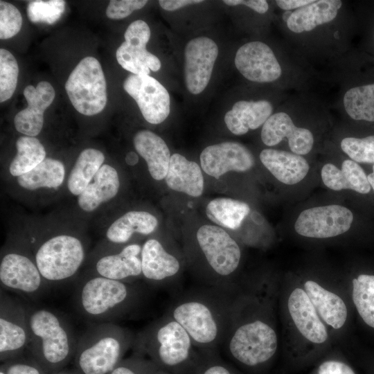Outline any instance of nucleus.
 <instances>
[{"label": "nucleus", "instance_id": "4d7b16f0", "mask_svg": "<svg viewBox=\"0 0 374 374\" xmlns=\"http://www.w3.org/2000/svg\"><path fill=\"white\" fill-rule=\"evenodd\" d=\"M0 374H5V373L3 371L0 370Z\"/></svg>", "mask_w": 374, "mask_h": 374}, {"label": "nucleus", "instance_id": "37998d69", "mask_svg": "<svg viewBox=\"0 0 374 374\" xmlns=\"http://www.w3.org/2000/svg\"><path fill=\"white\" fill-rule=\"evenodd\" d=\"M158 371L150 359L132 353L124 358L109 374H156Z\"/></svg>", "mask_w": 374, "mask_h": 374}, {"label": "nucleus", "instance_id": "79ce46f5", "mask_svg": "<svg viewBox=\"0 0 374 374\" xmlns=\"http://www.w3.org/2000/svg\"><path fill=\"white\" fill-rule=\"evenodd\" d=\"M22 25L21 14L10 3L0 1V39H8L16 35Z\"/></svg>", "mask_w": 374, "mask_h": 374}, {"label": "nucleus", "instance_id": "c756f323", "mask_svg": "<svg viewBox=\"0 0 374 374\" xmlns=\"http://www.w3.org/2000/svg\"><path fill=\"white\" fill-rule=\"evenodd\" d=\"M321 176L325 186L333 190L350 189L362 194L371 190L365 172L353 160H345L341 169L332 163H326L321 169Z\"/></svg>", "mask_w": 374, "mask_h": 374}, {"label": "nucleus", "instance_id": "f704fd0d", "mask_svg": "<svg viewBox=\"0 0 374 374\" xmlns=\"http://www.w3.org/2000/svg\"><path fill=\"white\" fill-rule=\"evenodd\" d=\"M207 217L214 223L235 230L250 212L249 206L242 201L231 198H215L206 206Z\"/></svg>", "mask_w": 374, "mask_h": 374}, {"label": "nucleus", "instance_id": "a19ab883", "mask_svg": "<svg viewBox=\"0 0 374 374\" xmlns=\"http://www.w3.org/2000/svg\"><path fill=\"white\" fill-rule=\"evenodd\" d=\"M192 374H244L222 359L215 350H200Z\"/></svg>", "mask_w": 374, "mask_h": 374}, {"label": "nucleus", "instance_id": "7c9ffc66", "mask_svg": "<svg viewBox=\"0 0 374 374\" xmlns=\"http://www.w3.org/2000/svg\"><path fill=\"white\" fill-rule=\"evenodd\" d=\"M341 6L342 1L339 0L314 1L292 12L286 21L287 26L296 33L310 31L317 26L332 21Z\"/></svg>", "mask_w": 374, "mask_h": 374}, {"label": "nucleus", "instance_id": "4c0bfd02", "mask_svg": "<svg viewBox=\"0 0 374 374\" xmlns=\"http://www.w3.org/2000/svg\"><path fill=\"white\" fill-rule=\"evenodd\" d=\"M19 75L18 63L8 50L0 49V102L10 99L17 87Z\"/></svg>", "mask_w": 374, "mask_h": 374}, {"label": "nucleus", "instance_id": "473e14b6", "mask_svg": "<svg viewBox=\"0 0 374 374\" xmlns=\"http://www.w3.org/2000/svg\"><path fill=\"white\" fill-rule=\"evenodd\" d=\"M105 161L103 153L95 148L82 150L69 174L67 186L74 195H79L89 185Z\"/></svg>", "mask_w": 374, "mask_h": 374}, {"label": "nucleus", "instance_id": "a878e982", "mask_svg": "<svg viewBox=\"0 0 374 374\" xmlns=\"http://www.w3.org/2000/svg\"><path fill=\"white\" fill-rule=\"evenodd\" d=\"M272 111L273 107L267 100H240L225 114L224 122L231 132L243 135L249 130H256L263 125Z\"/></svg>", "mask_w": 374, "mask_h": 374}, {"label": "nucleus", "instance_id": "e433bc0d", "mask_svg": "<svg viewBox=\"0 0 374 374\" xmlns=\"http://www.w3.org/2000/svg\"><path fill=\"white\" fill-rule=\"evenodd\" d=\"M344 106L354 120L374 121V84L355 87L344 94Z\"/></svg>", "mask_w": 374, "mask_h": 374}, {"label": "nucleus", "instance_id": "bb28decb", "mask_svg": "<svg viewBox=\"0 0 374 374\" xmlns=\"http://www.w3.org/2000/svg\"><path fill=\"white\" fill-rule=\"evenodd\" d=\"M133 141L135 150L146 161L151 177L157 181L166 178L171 157L166 142L146 130L138 132Z\"/></svg>", "mask_w": 374, "mask_h": 374}, {"label": "nucleus", "instance_id": "5701e85b", "mask_svg": "<svg viewBox=\"0 0 374 374\" xmlns=\"http://www.w3.org/2000/svg\"><path fill=\"white\" fill-rule=\"evenodd\" d=\"M143 277L154 285H164L175 278L181 269L180 260L158 240L151 238L142 246Z\"/></svg>", "mask_w": 374, "mask_h": 374}, {"label": "nucleus", "instance_id": "0eeeda50", "mask_svg": "<svg viewBox=\"0 0 374 374\" xmlns=\"http://www.w3.org/2000/svg\"><path fill=\"white\" fill-rule=\"evenodd\" d=\"M135 335L115 323H90L78 337L73 359L81 374H109L132 348Z\"/></svg>", "mask_w": 374, "mask_h": 374}, {"label": "nucleus", "instance_id": "4be33fe9", "mask_svg": "<svg viewBox=\"0 0 374 374\" xmlns=\"http://www.w3.org/2000/svg\"><path fill=\"white\" fill-rule=\"evenodd\" d=\"M23 93L28 106L15 115V127L26 136L35 137L42 129L44 113L53 103L55 92L50 82L41 81L36 87L28 85Z\"/></svg>", "mask_w": 374, "mask_h": 374}, {"label": "nucleus", "instance_id": "2eb2a0df", "mask_svg": "<svg viewBox=\"0 0 374 374\" xmlns=\"http://www.w3.org/2000/svg\"><path fill=\"white\" fill-rule=\"evenodd\" d=\"M148 24L141 19L131 23L125 33V41L116 52L118 63L126 71L135 75H149L150 70L161 69L159 59L146 49L150 37Z\"/></svg>", "mask_w": 374, "mask_h": 374}, {"label": "nucleus", "instance_id": "a211bd4d", "mask_svg": "<svg viewBox=\"0 0 374 374\" xmlns=\"http://www.w3.org/2000/svg\"><path fill=\"white\" fill-rule=\"evenodd\" d=\"M200 163L204 172L219 179L230 171L249 170L255 164V159L244 145L226 141L205 148L200 154Z\"/></svg>", "mask_w": 374, "mask_h": 374}, {"label": "nucleus", "instance_id": "c85d7f7f", "mask_svg": "<svg viewBox=\"0 0 374 374\" xmlns=\"http://www.w3.org/2000/svg\"><path fill=\"white\" fill-rule=\"evenodd\" d=\"M120 181L116 170L108 164H104L78 195V205L86 212L93 211L103 203L113 199L118 193Z\"/></svg>", "mask_w": 374, "mask_h": 374}, {"label": "nucleus", "instance_id": "aec40b11", "mask_svg": "<svg viewBox=\"0 0 374 374\" xmlns=\"http://www.w3.org/2000/svg\"><path fill=\"white\" fill-rule=\"evenodd\" d=\"M142 247L129 244L119 251L105 253L96 258L89 274L127 283H135L142 275Z\"/></svg>", "mask_w": 374, "mask_h": 374}, {"label": "nucleus", "instance_id": "49530a36", "mask_svg": "<svg viewBox=\"0 0 374 374\" xmlns=\"http://www.w3.org/2000/svg\"><path fill=\"white\" fill-rule=\"evenodd\" d=\"M147 3L146 0H112L106 9V15L111 19H121L141 9Z\"/></svg>", "mask_w": 374, "mask_h": 374}, {"label": "nucleus", "instance_id": "6e6d98bb", "mask_svg": "<svg viewBox=\"0 0 374 374\" xmlns=\"http://www.w3.org/2000/svg\"><path fill=\"white\" fill-rule=\"evenodd\" d=\"M156 374H172V373H168V372H165V371H158Z\"/></svg>", "mask_w": 374, "mask_h": 374}, {"label": "nucleus", "instance_id": "c03bdc74", "mask_svg": "<svg viewBox=\"0 0 374 374\" xmlns=\"http://www.w3.org/2000/svg\"><path fill=\"white\" fill-rule=\"evenodd\" d=\"M0 370L5 374H48L33 357L24 354L1 363Z\"/></svg>", "mask_w": 374, "mask_h": 374}, {"label": "nucleus", "instance_id": "ddd939ff", "mask_svg": "<svg viewBox=\"0 0 374 374\" xmlns=\"http://www.w3.org/2000/svg\"><path fill=\"white\" fill-rule=\"evenodd\" d=\"M29 343L24 303L0 290V361L24 355Z\"/></svg>", "mask_w": 374, "mask_h": 374}, {"label": "nucleus", "instance_id": "72a5a7b5", "mask_svg": "<svg viewBox=\"0 0 374 374\" xmlns=\"http://www.w3.org/2000/svg\"><path fill=\"white\" fill-rule=\"evenodd\" d=\"M65 175L64 164L59 160L46 158L32 170L17 177L19 185L27 190L57 188Z\"/></svg>", "mask_w": 374, "mask_h": 374}, {"label": "nucleus", "instance_id": "9d476101", "mask_svg": "<svg viewBox=\"0 0 374 374\" xmlns=\"http://www.w3.org/2000/svg\"><path fill=\"white\" fill-rule=\"evenodd\" d=\"M65 90L73 107L85 116L101 112L107 101V84L98 60L84 57L69 74Z\"/></svg>", "mask_w": 374, "mask_h": 374}, {"label": "nucleus", "instance_id": "1a4fd4ad", "mask_svg": "<svg viewBox=\"0 0 374 374\" xmlns=\"http://www.w3.org/2000/svg\"><path fill=\"white\" fill-rule=\"evenodd\" d=\"M37 266L51 287L69 282L82 266L85 247L78 237L55 235L34 246Z\"/></svg>", "mask_w": 374, "mask_h": 374}, {"label": "nucleus", "instance_id": "c9c22d12", "mask_svg": "<svg viewBox=\"0 0 374 374\" xmlns=\"http://www.w3.org/2000/svg\"><path fill=\"white\" fill-rule=\"evenodd\" d=\"M17 154L12 160L10 173L19 177L32 170L46 158V150L41 142L34 136H22L16 141Z\"/></svg>", "mask_w": 374, "mask_h": 374}, {"label": "nucleus", "instance_id": "9b49d317", "mask_svg": "<svg viewBox=\"0 0 374 374\" xmlns=\"http://www.w3.org/2000/svg\"><path fill=\"white\" fill-rule=\"evenodd\" d=\"M1 289L35 300L51 287L42 276L35 260L27 252L9 251L0 262Z\"/></svg>", "mask_w": 374, "mask_h": 374}, {"label": "nucleus", "instance_id": "f03ea898", "mask_svg": "<svg viewBox=\"0 0 374 374\" xmlns=\"http://www.w3.org/2000/svg\"><path fill=\"white\" fill-rule=\"evenodd\" d=\"M280 287L283 345L288 359L305 366L324 357L335 338L300 280Z\"/></svg>", "mask_w": 374, "mask_h": 374}, {"label": "nucleus", "instance_id": "2f4dec72", "mask_svg": "<svg viewBox=\"0 0 374 374\" xmlns=\"http://www.w3.org/2000/svg\"><path fill=\"white\" fill-rule=\"evenodd\" d=\"M158 225L157 219L146 211H129L115 220L106 232L107 239L113 244L127 243L133 234L152 233Z\"/></svg>", "mask_w": 374, "mask_h": 374}, {"label": "nucleus", "instance_id": "39448f33", "mask_svg": "<svg viewBox=\"0 0 374 374\" xmlns=\"http://www.w3.org/2000/svg\"><path fill=\"white\" fill-rule=\"evenodd\" d=\"M143 287L136 283L88 274L74 286L73 304L78 314L90 323H114L141 304L145 295Z\"/></svg>", "mask_w": 374, "mask_h": 374}, {"label": "nucleus", "instance_id": "6e6552de", "mask_svg": "<svg viewBox=\"0 0 374 374\" xmlns=\"http://www.w3.org/2000/svg\"><path fill=\"white\" fill-rule=\"evenodd\" d=\"M197 245L207 267V287L233 290L231 277L237 271L242 252L238 242L223 229L203 225L196 233Z\"/></svg>", "mask_w": 374, "mask_h": 374}, {"label": "nucleus", "instance_id": "f257e3e1", "mask_svg": "<svg viewBox=\"0 0 374 374\" xmlns=\"http://www.w3.org/2000/svg\"><path fill=\"white\" fill-rule=\"evenodd\" d=\"M279 287L267 280L237 286L222 346L232 362L244 369L256 372L265 368L278 352L276 302Z\"/></svg>", "mask_w": 374, "mask_h": 374}, {"label": "nucleus", "instance_id": "de8ad7c7", "mask_svg": "<svg viewBox=\"0 0 374 374\" xmlns=\"http://www.w3.org/2000/svg\"><path fill=\"white\" fill-rule=\"evenodd\" d=\"M223 2L230 6L244 5L260 14L265 13L269 9L265 0H224Z\"/></svg>", "mask_w": 374, "mask_h": 374}, {"label": "nucleus", "instance_id": "ea45409f", "mask_svg": "<svg viewBox=\"0 0 374 374\" xmlns=\"http://www.w3.org/2000/svg\"><path fill=\"white\" fill-rule=\"evenodd\" d=\"M341 148L355 162L374 163V135L362 139L344 138Z\"/></svg>", "mask_w": 374, "mask_h": 374}, {"label": "nucleus", "instance_id": "09e8293b", "mask_svg": "<svg viewBox=\"0 0 374 374\" xmlns=\"http://www.w3.org/2000/svg\"><path fill=\"white\" fill-rule=\"evenodd\" d=\"M204 2L202 0H160V6L167 11H175L188 5Z\"/></svg>", "mask_w": 374, "mask_h": 374}, {"label": "nucleus", "instance_id": "a18cd8bd", "mask_svg": "<svg viewBox=\"0 0 374 374\" xmlns=\"http://www.w3.org/2000/svg\"><path fill=\"white\" fill-rule=\"evenodd\" d=\"M310 374H358L345 359L334 355L325 356Z\"/></svg>", "mask_w": 374, "mask_h": 374}, {"label": "nucleus", "instance_id": "6ab92c4d", "mask_svg": "<svg viewBox=\"0 0 374 374\" xmlns=\"http://www.w3.org/2000/svg\"><path fill=\"white\" fill-rule=\"evenodd\" d=\"M235 65L245 78L256 82H273L278 79L282 73L273 51L259 41L240 46L235 54Z\"/></svg>", "mask_w": 374, "mask_h": 374}, {"label": "nucleus", "instance_id": "423d86ee", "mask_svg": "<svg viewBox=\"0 0 374 374\" xmlns=\"http://www.w3.org/2000/svg\"><path fill=\"white\" fill-rule=\"evenodd\" d=\"M29 330L27 350L48 373L54 374L73 359L78 337L57 311L26 305Z\"/></svg>", "mask_w": 374, "mask_h": 374}, {"label": "nucleus", "instance_id": "7ed1b4c3", "mask_svg": "<svg viewBox=\"0 0 374 374\" xmlns=\"http://www.w3.org/2000/svg\"><path fill=\"white\" fill-rule=\"evenodd\" d=\"M236 288L203 286L190 290L177 299L166 313L186 330L198 350H215L226 336Z\"/></svg>", "mask_w": 374, "mask_h": 374}, {"label": "nucleus", "instance_id": "f3484780", "mask_svg": "<svg viewBox=\"0 0 374 374\" xmlns=\"http://www.w3.org/2000/svg\"><path fill=\"white\" fill-rule=\"evenodd\" d=\"M217 55V45L208 37H195L187 43L184 50V78L189 92L199 94L205 89Z\"/></svg>", "mask_w": 374, "mask_h": 374}, {"label": "nucleus", "instance_id": "58836bf2", "mask_svg": "<svg viewBox=\"0 0 374 374\" xmlns=\"http://www.w3.org/2000/svg\"><path fill=\"white\" fill-rule=\"evenodd\" d=\"M66 1L63 0H35L28 3L26 12L33 23L53 24L62 15Z\"/></svg>", "mask_w": 374, "mask_h": 374}, {"label": "nucleus", "instance_id": "b1692460", "mask_svg": "<svg viewBox=\"0 0 374 374\" xmlns=\"http://www.w3.org/2000/svg\"><path fill=\"white\" fill-rule=\"evenodd\" d=\"M260 159L275 178L287 185L300 182L310 169L308 161L301 155L283 150L265 149L260 154Z\"/></svg>", "mask_w": 374, "mask_h": 374}, {"label": "nucleus", "instance_id": "393cba45", "mask_svg": "<svg viewBox=\"0 0 374 374\" xmlns=\"http://www.w3.org/2000/svg\"><path fill=\"white\" fill-rule=\"evenodd\" d=\"M346 288L354 313L364 328L374 335V273L354 275Z\"/></svg>", "mask_w": 374, "mask_h": 374}, {"label": "nucleus", "instance_id": "603ef678", "mask_svg": "<svg viewBox=\"0 0 374 374\" xmlns=\"http://www.w3.org/2000/svg\"><path fill=\"white\" fill-rule=\"evenodd\" d=\"M139 161V157L134 152H129L125 156V162L130 166H134Z\"/></svg>", "mask_w": 374, "mask_h": 374}, {"label": "nucleus", "instance_id": "dca6fc26", "mask_svg": "<svg viewBox=\"0 0 374 374\" xmlns=\"http://www.w3.org/2000/svg\"><path fill=\"white\" fill-rule=\"evenodd\" d=\"M123 89L136 101L148 123L159 124L168 116L170 95L164 86L153 77L131 74L123 81Z\"/></svg>", "mask_w": 374, "mask_h": 374}, {"label": "nucleus", "instance_id": "864d4df0", "mask_svg": "<svg viewBox=\"0 0 374 374\" xmlns=\"http://www.w3.org/2000/svg\"><path fill=\"white\" fill-rule=\"evenodd\" d=\"M54 374H81V373L75 368H70V369L65 368Z\"/></svg>", "mask_w": 374, "mask_h": 374}, {"label": "nucleus", "instance_id": "f8f14e48", "mask_svg": "<svg viewBox=\"0 0 374 374\" xmlns=\"http://www.w3.org/2000/svg\"><path fill=\"white\" fill-rule=\"evenodd\" d=\"M299 280L334 338L344 332L354 312L346 286H330L311 278Z\"/></svg>", "mask_w": 374, "mask_h": 374}, {"label": "nucleus", "instance_id": "cd10ccee", "mask_svg": "<svg viewBox=\"0 0 374 374\" xmlns=\"http://www.w3.org/2000/svg\"><path fill=\"white\" fill-rule=\"evenodd\" d=\"M166 181L172 190L192 197L200 196L204 190V177L199 165L178 153L170 157Z\"/></svg>", "mask_w": 374, "mask_h": 374}, {"label": "nucleus", "instance_id": "4468645a", "mask_svg": "<svg viewBox=\"0 0 374 374\" xmlns=\"http://www.w3.org/2000/svg\"><path fill=\"white\" fill-rule=\"evenodd\" d=\"M353 214L346 207L332 204L303 211L294 224L296 232L304 237L324 239L347 232Z\"/></svg>", "mask_w": 374, "mask_h": 374}, {"label": "nucleus", "instance_id": "20e7f679", "mask_svg": "<svg viewBox=\"0 0 374 374\" xmlns=\"http://www.w3.org/2000/svg\"><path fill=\"white\" fill-rule=\"evenodd\" d=\"M132 350L172 374H192L200 355L188 333L167 313L135 335Z\"/></svg>", "mask_w": 374, "mask_h": 374}, {"label": "nucleus", "instance_id": "5fc2aeb1", "mask_svg": "<svg viewBox=\"0 0 374 374\" xmlns=\"http://www.w3.org/2000/svg\"><path fill=\"white\" fill-rule=\"evenodd\" d=\"M367 178L371 185V187L374 190V165L373 166V172L367 176Z\"/></svg>", "mask_w": 374, "mask_h": 374}, {"label": "nucleus", "instance_id": "412c9836", "mask_svg": "<svg viewBox=\"0 0 374 374\" xmlns=\"http://www.w3.org/2000/svg\"><path fill=\"white\" fill-rule=\"evenodd\" d=\"M284 139L288 140L291 151L299 155L309 153L314 144L310 130L296 127L287 114L278 112L271 114L262 125V141L267 146H274Z\"/></svg>", "mask_w": 374, "mask_h": 374}, {"label": "nucleus", "instance_id": "8fccbe9b", "mask_svg": "<svg viewBox=\"0 0 374 374\" xmlns=\"http://www.w3.org/2000/svg\"><path fill=\"white\" fill-rule=\"evenodd\" d=\"M359 360L366 374H374V351H363Z\"/></svg>", "mask_w": 374, "mask_h": 374}, {"label": "nucleus", "instance_id": "3c124183", "mask_svg": "<svg viewBox=\"0 0 374 374\" xmlns=\"http://www.w3.org/2000/svg\"><path fill=\"white\" fill-rule=\"evenodd\" d=\"M314 1L311 0H277L276 4L281 9L290 10L294 8H300L310 4Z\"/></svg>", "mask_w": 374, "mask_h": 374}]
</instances>
